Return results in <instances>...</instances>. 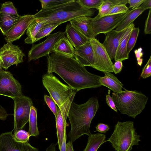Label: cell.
I'll use <instances>...</instances> for the list:
<instances>
[{
  "label": "cell",
  "instance_id": "cell-22",
  "mask_svg": "<svg viewBox=\"0 0 151 151\" xmlns=\"http://www.w3.org/2000/svg\"><path fill=\"white\" fill-rule=\"evenodd\" d=\"M74 47L64 35L55 44L52 52L74 57Z\"/></svg>",
  "mask_w": 151,
  "mask_h": 151
},
{
  "label": "cell",
  "instance_id": "cell-16",
  "mask_svg": "<svg viewBox=\"0 0 151 151\" xmlns=\"http://www.w3.org/2000/svg\"><path fill=\"white\" fill-rule=\"evenodd\" d=\"M74 57L83 66L93 67V54L89 40L84 45L74 48Z\"/></svg>",
  "mask_w": 151,
  "mask_h": 151
},
{
  "label": "cell",
  "instance_id": "cell-27",
  "mask_svg": "<svg viewBox=\"0 0 151 151\" xmlns=\"http://www.w3.org/2000/svg\"><path fill=\"white\" fill-rule=\"evenodd\" d=\"M28 132L31 136H37L39 134L37 124V110L33 106L31 107L29 121Z\"/></svg>",
  "mask_w": 151,
  "mask_h": 151
},
{
  "label": "cell",
  "instance_id": "cell-28",
  "mask_svg": "<svg viewBox=\"0 0 151 151\" xmlns=\"http://www.w3.org/2000/svg\"><path fill=\"white\" fill-rule=\"evenodd\" d=\"M60 24L56 23H47L45 24L40 29L33 40L32 44L40 40L50 33Z\"/></svg>",
  "mask_w": 151,
  "mask_h": 151
},
{
  "label": "cell",
  "instance_id": "cell-47",
  "mask_svg": "<svg viewBox=\"0 0 151 151\" xmlns=\"http://www.w3.org/2000/svg\"><path fill=\"white\" fill-rule=\"evenodd\" d=\"M66 133H65L64 134L63 139L60 150V151H66Z\"/></svg>",
  "mask_w": 151,
  "mask_h": 151
},
{
  "label": "cell",
  "instance_id": "cell-46",
  "mask_svg": "<svg viewBox=\"0 0 151 151\" xmlns=\"http://www.w3.org/2000/svg\"><path fill=\"white\" fill-rule=\"evenodd\" d=\"M114 5L125 4L128 3V0H110Z\"/></svg>",
  "mask_w": 151,
  "mask_h": 151
},
{
  "label": "cell",
  "instance_id": "cell-5",
  "mask_svg": "<svg viewBox=\"0 0 151 151\" xmlns=\"http://www.w3.org/2000/svg\"><path fill=\"white\" fill-rule=\"evenodd\" d=\"M134 122H118L113 132L106 140L116 151H131L134 145H139L140 135L135 131Z\"/></svg>",
  "mask_w": 151,
  "mask_h": 151
},
{
  "label": "cell",
  "instance_id": "cell-24",
  "mask_svg": "<svg viewBox=\"0 0 151 151\" xmlns=\"http://www.w3.org/2000/svg\"><path fill=\"white\" fill-rule=\"evenodd\" d=\"M146 9L141 6L130 10L127 14L116 28L115 31L120 32L125 29Z\"/></svg>",
  "mask_w": 151,
  "mask_h": 151
},
{
  "label": "cell",
  "instance_id": "cell-7",
  "mask_svg": "<svg viewBox=\"0 0 151 151\" xmlns=\"http://www.w3.org/2000/svg\"><path fill=\"white\" fill-rule=\"evenodd\" d=\"M14 132L22 129L29 122L31 107L33 106L31 98L22 95L13 99Z\"/></svg>",
  "mask_w": 151,
  "mask_h": 151
},
{
  "label": "cell",
  "instance_id": "cell-10",
  "mask_svg": "<svg viewBox=\"0 0 151 151\" xmlns=\"http://www.w3.org/2000/svg\"><path fill=\"white\" fill-rule=\"evenodd\" d=\"M65 34V32L60 31L50 34L43 42L33 45L28 52V61L30 62L48 56L52 52L56 43Z\"/></svg>",
  "mask_w": 151,
  "mask_h": 151
},
{
  "label": "cell",
  "instance_id": "cell-18",
  "mask_svg": "<svg viewBox=\"0 0 151 151\" xmlns=\"http://www.w3.org/2000/svg\"><path fill=\"white\" fill-rule=\"evenodd\" d=\"M89 17L81 16L74 18L70 24L81 33L90 40L95 38L89 20Z\"/></svg>",
  "mask_w": 151,
  "mask_h": 151
},
{
  "label": "cell",
  "instance_id": "cell-14",
  "mask_svg": "<svg viewBox=\"0 0 151 151\" xmlns=\"http://www.w3.org/2000/svg\"><path fill=\"white\" fill-rule=\"evenodd\" d=\"M12 131L4 132L0 135V151H39L28 142L16 141Z\"/></svg>",
  "mask_w": 151,
  "mask_h": 151
},
{
  "label": "cell",
  "instance_id": "cell-21",
  "mask_svg": "<svg viewBox=\"0 0 151 151\" xmlns=\"http://www.w3.org/2000/svg\"><path fill=\"white\" fill-rule=\"evenodd\" d=\"M105 75L101 77L99 82L101 85L106 86L115 93H119L123 91V85L117 78L111 73H104Z\"/></svg>",
  "mask_w": 151,
  "mask_h": 151
},
{
  "label": "cell",
  "instance_id": "cell-33",
  "mask_svg": "<svg viewBox=\"0 0 151 151\" xmlns=\"http://www.w3.org/2000/svg\"><path fill=\"white\" fill-rule=\"evenodd\" d=\"M15 140L18 142H27L31 136L30 134L23 130L21 129L14 132L13 134Z\"/></svg>",
  "mask_w": 151,
  "mask_h": 151
},
{
  "label": "cell",
  "instance_id": "cell-49",
  "mask_svg": "<svg viewBox=\"0 0 151 151\" xmlns=\"http://www.w3.org/2000/svg\"><path fill=\"white\" fill-rule=\"evenodd\" d=\"M46 151H57L55 144L53 143H52L47 148Z\"/></svg>",
  "mask_w": 151,
  "mask_h": 151
},
{
  "label": "cell",
  "instance_id": "cell-23",
  "mask_svg": "<svg viewBox=\"0 0 151 151\" xmlns=\"http://www.w3.org/2000/svg\"><path fill=\"white\" fill-rule=\"evenodd\" d=\"M16 15L0 12V29L5 35L14 27L20 18Z\"/></svg>",
  "mask_w": 151,
  "mask_h": 151
},
{
  "label": "cell",
  "instance_id": "cell-3",
  "mask_svg": "<svg viewBox=\"0 0 151 151\" xmlns=\"http://www.w3.org/2000/svg\"><path fill=\"white\" fill-rule=\"evenodd\" d=\"M94 11L83 7L76 1H70L54 6L42 9L33 15L35 19L45 23L60 25L81 16L91 17Z\"/></svg>",
  "mask_w": 151,
  "mask_h": 151
},
{
  "label": "cell",
  "instance_id": "cell-36",
  "mask_svg": "<svg viewBox=\"0 0 151 151\" xmlns=\"http://www.w3.org/2000/svg\"><path fill=\"white\" fill-rule=\"evenodd\" d=\"M44 98L46 104L55 116L58 109L57 105L52 99L47 95H45L44 96Z\"/></svg>",
  "mask_w": 151,
  "mask_h": 151
},
{
  "label": "cell",
  "instance_id": "cell-2",
  "mask_svg": "<svg viewBox=\"0 0 151 151\" xmlns=\"http://www.w3.org/2000/svg\"><path fill=\"white\" fill-rule=\"evenodd\" d=\"M99 106L96 96L91 97L82 104H78L72 101L68 116L71 125L68 134V141L73 143L83 135L89 136L91 134V124Z\"/></svg>",
  "mask_w": 151,
  "mask_h": 151
},
{
  "label": "cell",
  "instance_id": "cell-32",
  "mask_svg": "<svg viewBox=\"0 0 151 151\" xmlns=\"http://www.w3.org/2000/svg\"><path fill=\"white\" fill-rule=\"evenodd\" d=\"M0 12L5 13L19 15L17 9L11 1H6L3 3L1 6Z\"/></svg>",
  "mask_w": 151,
  "mask_h": 151
},
{
  "label": "cell",
  "instance_id": "cell-37",
  "mask_svg": "<svg viewBox=\"0 0 151 151\" xmlns=\"http://www.w3.org/2000/svg\"><path fill=\"white\" fill-rule=\"evenodd\" d=\"M151 75V56H150L147 63L143 68L140 75V77L143 79H145Z\"/></svg>",
  "mask_w": 151,
  "mask_h": 151
},
{
  "label": "cell",
  "instance_id": "cell-38",
  "mask_svg": "<svg viewBox=\"0 0 151 151\" xmlns=\"http://www.w3.org/2000/svg\"><path fill=\"white\" fill-rule=\"evenodd\" d=\"M144 33L145 34H149L151 33V9H149L148 16L145 21Z\"/></svg>",
  "mask_w": 151,
  "mask_h": 151
},
{
  "label": "cell",
  "instance_id": "cell-20",
  "mask_svg": "<svg viewBox=\"0 0 151 151\" xmlns=\"http://www.w3.org/2000/svg\"><path fill=\"white\" fill-rule=\"evenodd\" d=\"M65 32L67 38L75 48L84 45L89 40L70 24L66 25Z\"/></svg>",
  "mask_w": 151,
  "mask_h": 151
},
{
  "label": "cell",
  "instance_id": "cell-40",
  "mask_svg": "<svg viewBox=\"0 0 151 151\" xmlns=\"http://www.w3.org/2000/svg\"><path fill=\"white\" fill-rule=\"evenodd\" d=\"M110 90H109L108 93L106 95V103L113 110L116 112H117V109L113 101L112 98L110 96Z\"/></svg>",
  "mask_w": 151,
  "mask_h": 151
},
{
  "label": "cell",
  "instance_id": "cell-6",
  "mask_svg": "<svg viewBox=\"0 0 151 151\" xmlns=\"http://www.w3.org/2000/svg\"><path fill=\"white\" fill-rule=\"evenodd\" d=\"M43 84L50 97L60 108L77 91L62 83L52 73H46L42 78Z\"/></svg>",
  "mask_w": 151,
  "mask_h": 151
},
{
  "label": "cell",
  "instance_id": "cell-9",
  "mask_svg": "<svg viewBox=\"0 0 151 151\" xmlns=\"http://www.w3.org/2000/svg\"><path fill=\"white\" fill-rule=\"evenodd\" d=\"M92 47L94 64L92 68L103 73L113 72V64L102 43L96 38L89 40Z\"/></svg>",
  "mask_w": 151,
  "mask_h": 151
},
{
  "label": "cell",
  "instance_id": "cell-25",
  "mask_svg": "<svg viewBox=\"0 0 151 151\" xmlns=\"http://www.w3.org/2000/svg\"><path fill=\"white\" fill-rule=\"evenodd\" d=\"M88 136L86 146L83 151H97L101 145L107 142L104 134H91Z\"/></svg>",
  "mask_w": 151,
  "mask_h": 151
},
{
  "label": "cell",
  "instance_id": "cell-19",
  "mask_svg": "<svg viewBox=\"0 0 151 151\" xmlns=\"http://www.w3.org/2000/svg\"><path fill=\"white\" fill-rule=\"evenodd\" d=\"M135 27L132 23L125 29L122 36L116 52L114 60L115 61H122L129 58V55L127 51L128 41L133 28Z\"/></svg>",
  "mask_w": 151,
  "mask_h": 151
},
{
  "label": "cell",
  "instance_id": "cell-39",
  "mask_svg": "<svg viewBox=\"0 0 151 151\" xmlns=\"http://www.w3.org/2000/svg\"><path fill=\"white\" fill-rule=\"evenodd\" d=\"M142 50V48L141 47H139L137 49H136L134 51L137 64L139 66H141L143 63V59L142 58L143 56V53Z\"/></svg>",
  "mask_w": 151,
  "mask_h": 151
},
{
  "label": "cell",
  "instance_id": "cell-26",
  "mask_svg": "<svg viewBox=\"0 0 151 151\" xmlns=\"http://www.w3.org/2000/svg\"><path fill=\"white\" fill-rule=\"evenodd\" d=\"M45 23L35 19L28 27L26 32L27 37L24 42L27 44H32V42L35 35Z\"/></svg>",
  "mask_w": 151,
  "mask_h": 151
},
{
  "label": "cell",
  "instance_id": "cell-29",
  "mask_svg": "<svg viewBox=\"0 0 151 151\" xmlns=\"http://www.w3.org/2000/svg\"><path fill=\"white\" fill-rule=\"evenodd\" d=\"M114 6L110 0H103L101 5L98 9L99 13L95 17L100 18L106 16L111 8Z\"/></svg>",
  "mask_w": 151,
  "mask_h": 151
},
{
  "label": "cell",
  "instance_id": "cell-41",
  "mask_svg": "<svg viewBox=\"0 0 151 151\" xmlns=\"http://www.w3.org/2000/svg\"><path fill=\"white\" fill-rule=\"evenodd\" d=\"M95 127L96 129L94 132L97 131L101 133H106L110 129L108 125L102 123L98 124Z\"/></svg>",
  "mask_w": 151,
  "mask_h": 151
},
{
  "label": "cell",
  "instance_id": "cell-8",
  "mask_svg": "<svg viewBox=\"0 0 151 151\" xmlns=\"http://www.w3.org/2000/svg\"><path fill=\"white\" fill-rule=\"evenodd\" d=\"M130 10L126 13L104 16L96 18L89 17L91 25L95 36L100 34H105L116 28L127 14Z\"/></svg>",
  "mask_w": 151,
  "mask_h": 151
},
{
  "label": "cell",
  "instance_id": "cell-48",
  "mask_svg": "<svg viewBox=\"0 0 151 151\" xmlns=\"http://www.w3.org/2000/svg\"><path fill=\"white\" fill-rule=\"evenodd\" d=\"M66 151H74L72 143L69 141L66 144Z\"/></svg>",
  "mask_w": 151,
  "mask_h": 151
},
{
  "label": "cell",
  "instance_id": "cell-1",
  "mask_svg": "<svg viewBox=\"0 0 151 151\" xmlns=\"http://www.w3.org/2000/svg\"><path fill=\"white\" fill-rule=\"evenodd\" d=\"M48 74L55 73L77 91L101 87V77L90 73L73 57L52 52L47 57Z\"/></svg>",
  "mask_w": 151,
  "mask_h": 151
},
{
  "label": "cell",
  "instance_id": "cell-42",
  "mask_svg": "<svg viewBox=\"0 0 151 151\" xmlns=\"http://www.w3.org/2000/svg\"><path fill=\"white\" fill-rule=\"evenodd\" d=\"M144 0H128V3L129 5V8L132 9L137 8L139 7Z\"/></svg>",
  "mask_w": 151,
  "mask_h": 151
},
{
  "label": "cell",
  "instance_id": "cell-11",
  "mask_svg": "<svg viewBox=\"0 0 151 151\" xmlns=\"http://www.w3.org/2000/svg\"><path fill=\"white\" fill-rule=\"evenodd\" d=\"M25 55L17 46L11 42L4 44L0 49V68L7 70L11 66L23 62Z\"/></svg>",
  "mask_w": 151,
  "mask_h": 151
},
{
  "label": "cell",
  "instance_id": "cell-4",
  "mask_svg": "<svg viewBox=\"0 0 151 151\" xmlns=\"http://www.w3.org/2000/svg\"><path fill=\"white\" fill-rule=\"evenodd\" d=\"M112 97L116 107L121 113L135 118L145 109L148 97L136 91L113 92Z\"/></svg>",
  "mask_w": 151,
  "mask_h": 151
},
{
  "label": "cell",
  "instance_id": "cell-43",
  "mask_svg": "<svg viewBox=\"0 0 151 151\" xmlns=\"http://www.w3.org/2000/svg\"><path fill=\"white\" fill-rule=\"evenodd\" d=\"M122 61L120 60L115 61L113 66V72L115 74L119 73L122 70L123 67Z\"/></svg>",
  "mask_w": 151,
  "mask_h": 151
},
{
  "label": "cell",
  "instance_id": "cell-15",
  "mask_svg": "<svg viewBox=\"0 0 151 151\" xmlns=\"http://www.w3.org/2000/svg\"><path fill=\"white\" fill-rule=\"evenodd\" d=\"M34 19L33 15L27 14L20 16L15 25L5 35L6 41L12 43L19 39Z\"/></svg>",
  "mask_w": 151,
  "mask_h": 151
},
{
  "label": "cell",
  "instance_id": "cell-30",
  "mask_svg": "<svg viewBox=\"0 0 151 151\" xmlns=\"http://www.w3.org/2000/svg\"><path fill=\"white\" fill-rule=\"evenodd\" d=\"M139 32V29L138 27H134L132 31L127 45V51L128 55L135 45Z\"/></svg>",
  "mask_w": 151,
  "mask_h": 151
},
{
  "label": "cell",
  "instance_id": "cell-12",
  "mask_svg": "<svg viewBox=\"0 0 151 151\" xmlns=\"http://www.w3.org/2000/svg\"><path fill=\"white\" fill-rule=\"evenodd\" d=\"M0 95L13 99L22 94V86L9 72L0 69Z\"/></svg>",
  "mask_w": 151,
  "mask_h": 151
},
{
  "label": "cell",
  "instance_id": "cell-31",
  "mask_svg": "<svg viewBox=\"0 0 151 151\" xmlns=\"http://www.w3.org/2000/svg\"><path fill=\"white\" fill-rule=\"evenodd\" d=\"M77 1L83 7L89 9H98L103 0H78Z\"/></svg>",
  "mask_w": 151,
  "mask_h": 151
},
{
  "label": "cell",
  "instance_id": "cell-17",
  "mask_svg": "<svg viewBox=\"0 0 151 151\" xmlns=\"http://www.w3.org/2000/svg\"><path fill=\"white\" fill-rule=\"evenodd\" d=\"M125 29L120 32L113 30L105 34V38L102 44L111 60L114 59L120 39Z\"/></svg>",
  "mask_w": 151,
  "mask_h": 151
},
{
  "label": "cell",
  "instance_id": "cell-45",
  "mask_svg": "<svg viewBox=\"0 0 151 151\" xmlns=\"http://www.w3.org/2000/svg\"><path fill=\"white\" fill-rule=\"evenodd\" d=\"M140 6L146 9H151V0H144Z\"/></svg>",
  "mask_w": 151,
  "mask_h": 151
},
{
  "label": "cell",
  "instance_id": "cell-44",
  "mask_svg": "<svg viewBox=\"0 0 151 151\" xmlns=\"http://www.w3.org/2000/svg\"><path fill=\"white\" fill-rule=\"evenodd\" d=\"M8 116V114L5 109L0 105V120H5Z\"/></svg>",
  "mask_w": 151,
  "mask_h": 151
},
{
  "label": "cell",
  "instance_id": "cell-13",
  "mask_svg": "<svg viewBox=\"0 0 151 151\" xmlns=\"http://www.w3.org/2000/svg\"><path fill=\"white\" fill-rule=\"evenodd\" d=\"M76 94H73L60 108L58 107L55 117L58 143L60 150L64 134L66 133V127L68 125L66 122L69 110Z\"/></svg>",
  "mask_w": 151,
  "mask_h": 151
},
{
  "label": "cell",
  "instance_id": "cell-34",
  "mask_svg": "<svg viewBox=\"0 0 151 151\" xmlns=\"http://www.w3.org/2000/svg\"><path fill=\"white\" fill-rule=\"evenodd\" d=\"M71 0H40L42 8H45L56 6L66 3Z\"/></svg>",
  "mask_w": 151,
  "mask_h": 151
},
{
  "label": "cell",
  "instance_id": "cell-35",
  "mask_svg": "<svg viewBox=\"0 0 151 151\" xmlns=\"http://www.w3.org/2000/svg\"><path fill=\"white\" fill-rule=\"evenodd\" d=\"M129 10V8L126 5H115L112 7L107 15L124 13L127 12Z\"/></svg>",
  "mask_w": 151,
  "mask_h": 151
}]
</instances>
